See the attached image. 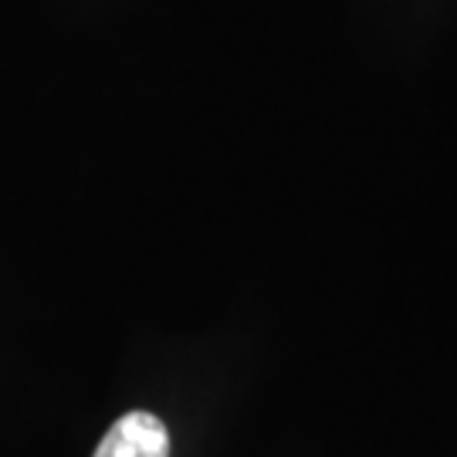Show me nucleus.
Returning <instances> with one entry per match:
<instances>
[{
    "label": "nucleus",
    "mask_w": 457,
    "mask_h": 457,
    "mask_svg": "<svg viewBox=\"0 0 457 457\" xmlns=\"http://www.w3.org/2000/svg\"><path fill=\"white\" fill-rule=\"evenodd\" d=\"M92 457H170V430L156 413L129 410L105 430Z\"/></svg>",
    "instance_id": "obj_1"
}]
</instances>
